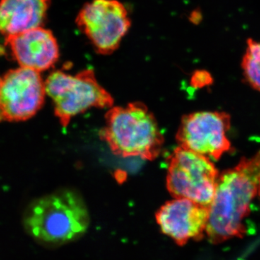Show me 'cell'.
<instances>
[{"label": "cell", "mask_w": 260, "mask_h": 260, "mask_svg": "<svg viewBox=\"0 0 260 260\" xmlns=\"http://www.w3.org/2000/svg\"><path fill=\"white\" fill-rule=\"evenodd\" d=\"M259 185L260 150L251 158H243L237 167L219 174L205 232L210 242L219 244L246 234L244 220Z\"/></svg>", "instance_id": "obj_1"}, {"label": "cell", "mask_w": 260, "mask_h": 260, "mask_svg": "<svg viewBox=\"0 0 260 260\" xmlns=\"http://www.w3.org/2000/svg\"><path fill=\"white\" fill-rule=\"evenodd\" d=\"M100 136L114 155L148 160L160 155L164 141L155 116L140 102L110 108Z\"/></svg>", "instance_id": "obj_2"}, {"label": "cell", "mask_w": 260, "mask_h": 260, "mask_svg": "<svg viewBox=\"0 0 260 260\" xmlns=\"http://www.w3.org/2000/svg\"><path fill=\"white\" fill-rule=\"evenodd\" d=\"M90 215L83 200L70 189L56 191L34 201L24 225L31 237L48 244H64L81 237L88 229Z\"/></svg>", "instance_id": "obj_3"}, {"label": "cell", "mask_w": 260, "mask_h": 260, "mask_svg": "<svg viewBox=\"0 0 260 260\" xmlns=\"http://www.w3.org/2000/svg\"><path fill=\"white\" fill-rule=\"evenodd\" d=\"M45 88L63 127L90 108L107 109L114 104V99L99 83L93 70H84L75 75L53 72L45 81Z\"/></svg>", "instance_id": "obj_4"}, {"label": "cell", "mask_w": 260, "mask_h": 260, "mask_svg": "<svg viewBox=\"0 0 260 260\" xmlns=\"http://www.w3.org/2000/svg\"><path fill=\"white\" fill-rule=\"evenodd\" d=\"M218 177L216 168L205 155L178 147L169 158L167 185L174 198L209 207Z\"/></svg>", "instance_id": "obj_5"}, {"label": "cell", "mask_w": 260, "mask_h": 260, "mask_svg": "<svg viewBox=\"0 0 260 260\" xmlns=\"http://www.w3.org/2000/svg\"><path fill=\"white\" fill-rule=\"evenodd\" d=\"M99 54H110L117 49L131 26L129 13L117 0H92L80 10L76 20Z\"/></svg>", "instance_id": "obj_6"}, {"label": "cell", "mask_w": 260, "mask_h": 260, "mask_svg": "<svg viewBox=\"0 0 260 260\" xmlns=\"http://www.w3.org/2000/svg\"><path fill=\"white\" fill-rule=\"evenodd\" d=\"M45 82L39 72L20 67L0 78L2 121H21L35 116L45 99Z\"/></svg>", "instance_id": "obj_7"}, {"label": "cell", "mask_w": 260, "mask_h": 260, "mask_svg": "<svg viewBox=\"0 0 260 260\" xmlns=\"http://www.w3.org/2000/svg\"><path fill=\"white\" fill-rule=\"evenodd\" d=\"M231 116L225 112H200L183 116L178 129L179 147L219 160L231 149L226 136Z\"/></svg>", "instance_id": "obj_8"}, {"label": "cell", "mask_w": 260, "mask_h": 260, "mask_svg": "<svg viewBox=\"0 0 260 260\" xmlns=\"http://www.w3.org/2000/svg\"><path fill=\"white\" fill-rule=\"evenodd\" d=\"M209 207L182 198L165 203L156 213V222L161 232L179 245L191 239L198 240L206 232Z\"/></svg>", "instance_id": "obj_9"}, {"label": "cell", "mask_w": 260, "mask_h": 260, "mask_svg": "<svg viewBox=\"0 0 260 260\" xmlns=\"http://www.w3.org/2000/svg\"><path fill=\"white\" fill-rule=\"evenodd\" d=\"M15 60L21 68L45 71L57 61L59 46L51 30L39 27L5 37Z\"/></svg>", "instance_id": "obj_10"}, {"label": "cell", "mask_w": 260, "mask_h": 260, "mask_svg": "<svg viewBox=\"0 0 260 260\" xmlns=\"http://www.w3.org/2000/svg\"><path fill=\"white\" fill-rule=\"evenodd\" d=\"M51 0H0V34L15 35L42 27Z\"/></svg>", "instance_id": "obj_11"}, {"label": "cell", "mask_w": 260, "mask_h": 260, "mask_svg": "<svg viewBox=\"0 0 260 260\" xmlns=\"http://www.w3.org/2000/svg\"><path fill=\"white\" fill-rule=\"evenodd\" d=\"M242 68L244 76L251 86L260 91V42L248 39Z\"/></svg>", "instance_id": "obj_12"}, {"label": "cell", "mask_w": 260, "mask_h": 260, "mask_svg": "<svg viewBox=\"0 0 260 260\" xmlns=\"http://www.w3.org/2000/svg\"><path fill=\"white\" fill-rule=\"evenodd\" d=\"M259 195H260V185H259Z\"/></svg>", "instance_id": "obj_13"}, {"label": "cell", "mask_w": 260, "mask_h": 260, "mask_svg": "<svg viewBox=\"0 0 260 260\" xmlns=\"http://www.w3.org/2000/svg\"><path fill=\"white\" fill-rule=\"evenodd\" d=\"M2 121L1 116H0V121Z\"/></svg>", "instance_id": "obj_14"}]
</instances>
